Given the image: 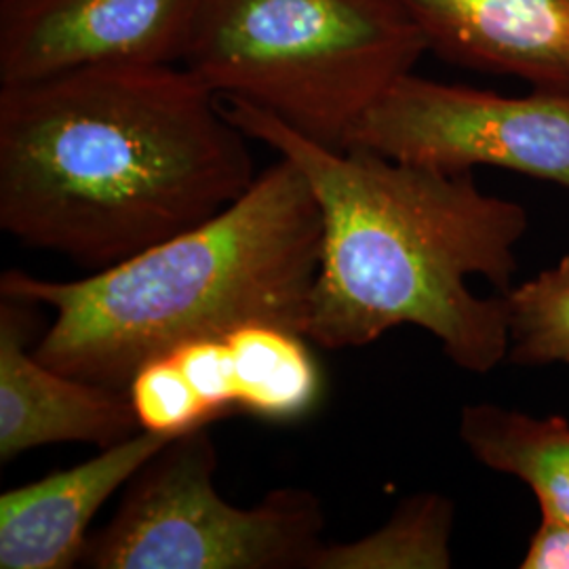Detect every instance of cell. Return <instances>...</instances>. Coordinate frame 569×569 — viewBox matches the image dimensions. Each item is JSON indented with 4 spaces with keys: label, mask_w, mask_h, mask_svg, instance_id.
<instances>
[{
    "label": "cell",
    "mask_w": 569,
    "mask_h": 569,
    "mask_svg": "<svg viewBox=\"0 0 569 569\" xmlns=\"http://www.w3.org/2000/svg\"><path fill=\"white\" fill-rule=\"evenodd\" d=\"M456 510L443 493L409 496L382 528L352 542H321L306 569H448Z\"/></svg>",
    "instance_id": "13"
},
{
    "label": "cell",
    "mask_w": 569,
    "mask_h": 569,
    "mask_svg": "<svg viewBox=\"0 0 569 569\" xmlns=\"http://www.w3.org/2000/svg\"><path fill=\"white\" fill-rule=\"evenodd\" d=\"M428 51L569 98V0H399Z\"/></svg>",
    "instance_id": "10"
},
{
    "label": "cell",
    "mask_w": 569,
    "mask_h": 569,
    "mask_svg": "<svg viewBox=\"0 0 569 569\" xmlns=\"http://www.w3.org/2000/svg\"><path fill=\"white\" fill-rule=\"evenodd\" d=\"M209 427L173 437L127 483L106 528L89 536L93 569H306L321 547L326 512L306 489L270 491L256 507L216 488Z\"/></svg>",
    "instance_id": "5"
},
{
    "label": "cell",
    "mask_w": 569,
    "mask_h": 569,
    "mask_svg": "<svg viewBox=\"0 0 569 569\" xmlns=\"http://www.w3.org/2000/svg\"><path fill=\"white\" fill-rule=\"evenodd\" d=\"M321 243L312 186L279 157L203 224L79 281L7 270L0 296L56 312L32 348L44 366L127 390L143 363L194 338L253 321L305 333Z\"/></svg>",
    "instance_id": "3"
},
{
    "label": "cell",
    "mask_w": 569,
    "mask_h": 569,
    "mask_svg": "<svg viewBox=\"0 0 569 569\" xmlns=\"http://www.w3.org/2000/svg\"><path fill=\"white\" fill-rule=\"evenodd\" d=\"M305 333L253 321L188 340L143 363L127 395L142 430L180 437L232 413L293 422L321 397Z\"/></svg>",
    "instance_id": "7"
},
{
    "label": "cell",
    "mask_w": 569,
    "mask_h": 569,
    "mask_svg": "<svg viewBox=\"0 0 569 569\" xmlns=\"http://www.w3.org/2000/svg\"><path fill=\"white\" fill-rule=\"evenodd\" d=\"M249 140L183 63L0 84V228L93 272L119 264L241 199Z\"/></svg>",
    "instance_id": "1"
},
{
    "label": "cell",
    "mask_w": 569,
    "mask_h": 569,
    "mask_svg": "<svg viewBox=\"0 0 569 569\" xmlns=\"http://www.w3.org/2000/svg\"><path fill=\"white\" fill-rule=\"evenodd\" d=\"M523 569H569V521L542 517L529 540Z\"/></svg>",
    "instance_id": "15"
},
{
    "label": "cell",
    "mask_w": 569,
    "mask_h": 569,
    "mask_svg": "<svg viewBox=\"0 0 569 569\" xmlns=\"http://www.w3.org/2000/svg\"><path fill=\"white\" fill-rule=\"evenodd\" d=\"M427 51L399 0H201L182 63L224 102L345 150Z\"/></svg>",
    "instance_id": "4"
},
{
    "label": "cell",
    "mask_w": 569,
    "mask_h": 569,
    "mask_svg": "<svg viewBox=\"0 0 569 569\" xmlns=\"http://www.w3.org/2000/svg\"><path fill=\"white\" fill-rule=\"evenodd\" d=\"M224 103L251 140L305 173L321 207V262L305 331L310 342L359 348L395 327L416 326L472 373L509 359L502 293L529 226L521 204L479 190L472 171L333 150L256 106Z\"/></svg>",
    "instance_id": "2"
},
{
    "label": "cell",
    "mask_w": 569,
    "mask_h": 569,
    "mask_svg": "<svg viewBox=\"0 0 569 569\" xmlns=\"http://www.w3.org/2000/svg\"><path fill=\"white\" fill-rule=\"evenodd\" d=\"M460 439L477 462L523 481L540 517L569 521L568 420L477 403L460 413Z\"/></svg>",
    "instance_id": "12"
},
{
    "label": "cell",
    "mask_w": 569,
    "mask_h": 569,
    "mask_svg": "<svg viewBox=\"0 0 569 569\" xmlns=\"http://www.w3.org/2000/svg\"><path fill=\"white\" fill-rule=\"evenodd\" d=\"M37 308L0 296V462L56 443L106 449L138 435L142 427L127 390L61 373L28 350L39 326Z\"/></svg>",
    "instance_id": "9"
},
{
    "label": "cell",
    "mask_w": 569,
    "mask_h": 569,
    "mask_svg": "<svg viewBox=\"0 0 569 569\" xmlns=\"http://www.w3.org/2000/svg\"><path fill=\"white\" fill-rule=\"evenodd\" d=\"M502 296L509 310L510 361L569 363V256Z\"/></svg>",
    "instance_id": "14"
},
{
    "label": "cell",
    "mask_w": 569,
    "mask_h": 569,
    "mask_svg": "<svg viewBox=\"0 0 569 569\" xmlns=\"http://www.w3.org/2000/svg\"><path fill=\"white\" fill-rule=\"evenodd\" d=\"M345 148L446 173L498 167L569 190V98H512L409 72L367 110Z\"/></svg>",
    "instance_id": "6"
},
{
    "label": "cell",
    "mask_w": 569,
    "mask_h": 569,
    "mask_svg": "<svg viewBox=\"0 0 569 569\" xmlns=\"http://www.w3.org/2000/svg\"><path fill=\"white\" fill-rule=\"evenodd\" d=\"M173 437L140 430L100 449L79 467L58 470L0 496V568L68 569L81 563L98 510Z\"/></svg>",
    "instance_id": "11"
},
{
    "label": "cell",
    "mask_w": 569,
    "mask_h": 569,
    "mask_svg": "<svg viewBox=\"0 0 569 569\" xmlns=\"http://www.w3.org/2000/svg\"><path fill=\"white\" fill-rule=\"evenodd\" d=\"M201 0H0V84L100 63H182Z\"/></svg>",
    "instance_id": "8"
}]
</instances>
